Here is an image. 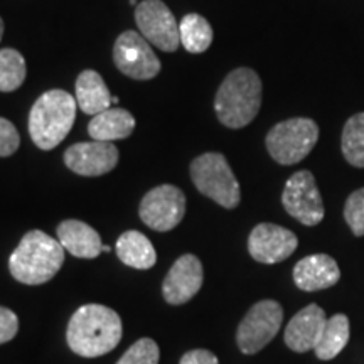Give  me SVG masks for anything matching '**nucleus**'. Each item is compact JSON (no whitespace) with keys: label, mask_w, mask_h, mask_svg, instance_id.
Wrapping results in <instances>:
<instances>
[{"label":"nucleus","mask_w":364,"mask_h":364,"mask_svg":"<svg viewBox=\"0 0 364 364\" xmlns=\"http://www.w3.org/2000/svg\"><path fill=\"white\" fill-rule=\"evenodd\" d=\"M26 80V59L16 49L0 51V91L11 93L21 88Z\"/></svg>","instance_id":"obj_24"},{"label":"nucleus","mask_w":364,"mask_h":364,"mask_svg":"<svg viewBox=\"0 0 364 364\" xmlns=\"http://www.w3.org/2000/svg\"><path fill=\"white\" fill-rule=\"evenodd\" d=\"M284 311L275 300H262L250 309L236 332L238 348L245 354H257L279 334Z\"/></svg>","instance_id":"obj_7"},{"label":"nucleus","mask_w":364,"mask_h":364,"mask_svg":"<svg viewBox=\"0 0 364 364\" xmlns=\"http://www.w3.org/2000/svg\"><path fill=\"white\" fill-rule=\"evenodd\" d=\"M65 263L63 245L39 230L29 231L14 250L9 270L17 282L26 285H43L61 270Z\"/></svg>","instance_id":"obj_2"},{"label":"nucleus","mask_w":364,"mask_h":364,"mask_svg":"<svg viewBox=\"0 0 364 364\" xmlns=\"http://www.w3.org/2000/svg\"><path fill=\"white\" fill-rule=\"evenodd\" d=\"M19 331V318L11 309L0 307V344L9 343L16 338Z\"/></svg>","instance_id":"obj_28"},{"label":"nucleus","mask_w":364,"mask_h":364,"mask_svg":"<svg viewBox=\"0 0 364 364\" xmlns=\"http://www.w3.org/2000/svg\"><path fill=\"white\" fill-rule=\"evenodd\" d=\"M262 107V80L250 68L231 71L216 93L215 110L223 125L243 129L252 124Z\"/></svg>","instance_id":"obj_3"},{"label":"nucleus","mask_w":364,"mask_h":364,"mask_svg":"<svg viewBox=\"0 0 364 364\" xmlns=\"http://www.w3.org/2000/svg\"><path fill=\"white\" fill-rule=\"evenodd\" d=\"M113 61L125 76L134 80H152L161 71V61L149 41L135 31L120 34L113 48Z\"/></svg>","instance_id":"obj_9"},{"label":"nucleus","mask_w":364,"mask_h":364,"mask_svg":"<svg viewBox=\"0 0 364 364\" xmlns=\"http://www.w3.org/2000/svg\"><path fill=\"white\" fill-rule=\"evenodd\" d=\"M118 102H120V98H118V97H112V103H113V105H117Z\"/></svg>","instance_id":"obj_31"},{"label":"nucleus","mask_w":364,"mask_h":364,"mask_svg":"<svg viewBox=\"0 0 364 364\" xmlns=\"http://www.w3.org/2000/svg\"><path fill=\"white\" fill-rule=\"evenodd\" d=\"M327 322L326 312L316 304L304 307L287 324L285 344L295 353L314 351Z\"/></svg>","instance_id":"obj_15"},{"label":"nucleus","mask_w":364,"mask_h":364,"mask_svg":"<svg viewBox=\"0 0 364 364\" xmlns=\"http://www.w3.org/2000/svg\"><path fill=\"white\" fill-rule=\"evenodd\" d=\"M341 149L351 166L364 167V113H358L346 122Z\"/></svg>","instance_id":"obj_23"},{"label":"nucleus","mask_w":364,"mask_h":364,"mask_svg":"<svg viewBox=\"0 0 364 364\" xmlns=\"http://www.w3.org/2000/svg\"><path fill=\"white\" fill-rule=\"evenodd\" d=\"M285 211L306 226H316L324 220V203L312 172L299 171L287 181L282 194Z\"/></svg>","instance_id":"obj_8"},{"label":"nucleus","mask_w":364,"mask_h":364,"mask_svg":"<svg viewBox=\"0 0 364 364\" xmlns=\"http://www.w3.org/2000/svg\"><path fill=\"white\" fill-rule=\"evenodd\" d=\"M191 179L201 194L226 209L240 204V184L226 157L218 152H208L191 164Z\"/></svg>","instance_id":"obj_5"},{"label":"nucleus","mask_w":364,"mask_h":364,"mask_svg":"<svg viewBox=\"0 0 364 364\" xmlns=\"http://www.w3.org/2000/svg\"><path fill=\"white\" fill-rule=\"evenodd\" d=\"M76 118V100L65 90L46 91L29 113V134L36 147L53 150L66 139Z\"/></svg>","instance_id":"obj_4"},{"label":"nucleus","mask_w":364,"mask_h":364,"mask_svg":"<svg viewBox=\"0 0 364 364\" xmlns=\"http://www.w3.org/2000/svg\"><path fill=\"white\" fill-rule=\"evenodd\" d=\"M181 44L186 51L193 54H201L213 43L211 24L199 14H188L179 24Z\"/></svg>","instance_id":"obj_22"},{"label":"nucleus","mask_w":364,"mask_h":364,"mask_svg":"<svg viewBox=\"0 0 364 364\" xmlns=\"http://www.w3.org/2000/svg\"><path fill=\"white\" fill-rule=\"evenodd\" d=\"M299 247V240L287 228L262 223L255 226L248 238V252L257 262L273 265L284 262Z\"/></svg>","instance_id":"obj_12"},{"label":"nucleus","mask_w":364,"mask_h":364,"mask_svg":"<svg viewBox=\"0 0 364 364\" xmlns=\"http://www.w3.org/2000/svg\"><path fill=\"white\" fill-rule=\"evenodd\" d=\"M203 263L194 255H182L171 267L162 284V295L171 306L189 302L203 287Z\"/></svg>","instance_id":"obj_14"},{"label":"nucleus","mask_w":364,"mask_h":364,"mask_svg":"<svg viewBox=\"0 0 364 364\" xmlns=\"http://www.w3.org/2000/svg\"><path fill=\"white\" fill-rule=\"evenodd\" d=\"M135 22L140 34L150 44L157 46L166 53L177 51L181 44L179 24L176 22L169 7L161 0H145L139 4L135 11Z\"/></svg>","instance_id":"obj_11"},{"label":"nucleus","mask_w":364,"mask_h":364,"mask_svg":"<svg viewBox=\"0 0 364 364\" xmlns=\"http://www.w3.org/2000/svg\"><path fill=\"white\" fill-rule=\"evenodd\" d=\"M122 339V318L110 307L88 304L73 314L66 341L81 358H98L117 348Z\"/></svg>","instance_id":"obj_1"},{"label":"nucleus","mask_w":364,"mask_h":364,"mask_svg":"<svg viewBox=\"0 0 364 364\" xmlns=\"http://www.w3.org/2000/svg\"><path fill=\"white\" fill-rule=\"evenodd\" d=\"M117 255L127 267L136 270H149L156 265L157 253L154 245L144 233L127 231L117 241Z\"/></svg>","instance_id":"obj_20"},{"label":"nucleus","mask_w":364,"mask_h":364,"mask_svg":"<svg viewBox=\"0 0 364 364\" xmlns=\"http://www.w3.org/2000/svg\"><path fill=\"white\" fill-rule=\"evenodd\" d=\"M140 220L156 231H169L186 215V198L179 188L159 186L144 196L139 209Z\"/></svg>","instance_id":"obj_10"},{"label":"nucleus","mask_w":364,"mask_h":364,"mask_svg":"<svg viewBox=\"0 0 364 364\" xmlns=\"http://www.w3.org/2000/svg\"><path fill=\"white\" fill-rule=\"evenodd\" d=\"M58 241L76 258H97L103 252L100 235L78 220H66L58 226Z\"/></svg>","instance_id":"obj_17"},{"label":"nucleus","mask_w":364,"mask_h":364,"mask_svg":"<svg viewBox=\"0 0 364 364\" xmlns=\"http://www.w3.org/2000/svg\"><path fill=\"white\" fill-rule=\"evenodd\" d=\"M181 364H220L218 358L206 349H194L181 358Z\"/></svg>","instance_id":"obj_29"},{"label":"nucleus","mask_w":364,"mask_h":364,"mask_svg":"<svg viewBox=\"0 0 364 364\" xmlns=\"http://www.w3.org/2000/svg\"><path fill=\"white\" fill-rule=\"evenodd\" d=\"M349 334H351V327H349V318L344 314H336V316L327 318L321 339L314 349L316 356L322 361L334 359L346 348Z\"/></svg>","instance_id":"obj_21"},{"label":"nucleus","mask_w":364,"mask_h":364,"mask_svg":"<svg viewBox=\"0 0 364 364\" xmlns=\"http://www.w3.org/2000/svg\"><path fill=\"white\" fill-rule=\"evenodd\" d=\"M161 351L156 341L144 338L139 339L124 356L118 359L117 364H159Z\"/></svg>","instance_id":"obj_25"},{"label":"nucleus","mask_w":364,"mask_h":364,"mask_svg":"<svg viewBox=\"0 0 364 364\" xmlns=\"http://www.w3.org/2000/svg\"><path fill=\"white\" fill-rule=\"evenodd\" d=\"M76 103L86 115H98L112 107V95L97 71L86 70L76 80Z\"/></svg>","instance_id":"obj_19"},{"label":"nucleus","mask_w":364,"mask_h":364,"mask_svg":"<svg viewBox=\"0 0 364 364\" xmlns=\"http://www.w3.org/2000/svg\"><path fill=\"white\" fill-rule=\"evenodd\" d=\"M318 140V127L311 118H290L280 122L267 135V149L282 166L304 161Z\"/></svg>","instance_id":"obj_6"},{"label":"nucleus","mask_w":364,"mask_h":364,"mask_svg":"<svg viewBox=\"0 0 364 364\" xmlns=\"http://www.w3.org/2000/svg\"><path fill=\"white\" fill-rule=\"evenodd\" d=\"M2 36H4V21L0 19V41H2Z\"/></svg>","instance_id":"obj_30"},{"label":"nucleus","mask_w":364,"mask_h":364,"mask_svg":"<svg viewBox=\"0 0 364 364\" xmlns=\"http://www.w3.org/2000/svg\"><path fill=\"white\" fill-rule=\"evenodd\" d=\"M68 169L80 176L97 177L113 171L118 164V149L112 142H81L65 152Z\"/></svg>","instance_id":"obj_13"},{"label":"nucleus","mask_w":364,"mask_h":364,"mask_svg":"<svg viewBox=\"0 0 364 364\" xmlns=\"http://www.w3.org/2000/svg\"><path fill=\"white\" fill-rule=\"evenodd\" d=\"M341 279V270L336 260L329 255L317 253L302 258L294 268L295 285L306 292L329 289Z\"/></svg>","instance_id":"obj_16"},{"label":"nucleus","mask_w":364,"mask_h":364,"mask_svg":"<svg viewBox=\"0 0 364 364\" xmlns=\"http://www.w3.org/2000/svg\"><path fill=\"white\" fill-rule=\"evenodd\" d=\"M344 220L353 233L364 236V188L354 191L344 206Z\"/></svg>","instance_id":"obj_26"},{"label":"nucleus","mask_w":364,"mask_h":364,"mask_svg":"<svg viewBox=\"0 0 364 364\" xmlns=\"http://www.w3.org/2000/svg\"><path fill=\"white\" fill-rule=\"evenodd\" d=\"M21 145V136L12 122L0 118V157H9L17 152Z\"/></svg>","instance_id":"obj_27"},{"label":"nucleus","mask_w":364,"mask_h":364,"mask_svg":"<svg viewBox=\"0 0 364 364\" xmlns=\"http://www.w3.org/2000/svg\"><path fill=\"white\" fill-rule=\"evenodd\" d=\"M135 129V118L124 108H108L90 122L88 132L93 140L100 142H115L127 139Z\"/></svg>","instance_id":"obj_18"}]
</instances>
